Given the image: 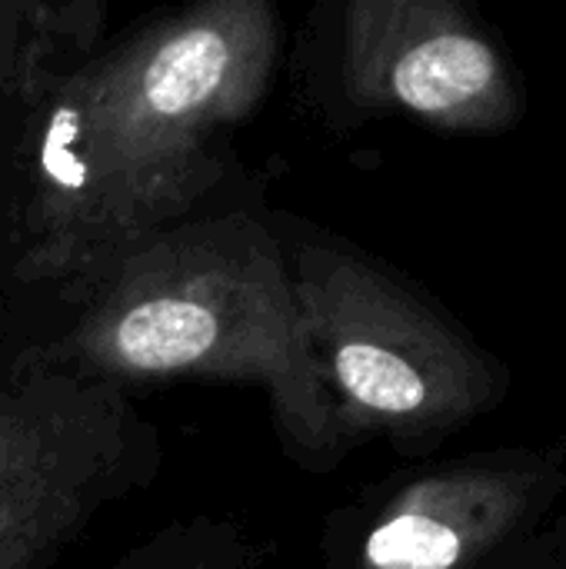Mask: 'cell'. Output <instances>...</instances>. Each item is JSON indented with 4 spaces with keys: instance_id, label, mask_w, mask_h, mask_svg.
Here are the masks:
<instances>
[{
    "instance_id": "obj_1",
    "label": "cell",
    "mask_w": 566,
    "mask_h": 569,
    "mask_svg": "<svg viewBox=\"0 0 566 569\" xmlns=\"http://www.w3.org/2000/svg\"><path fill=\"white\" fill-rule=\"evenodd\" d=\"M284 37L274 0H200L60 70L0 177V300L40 310L240 190L234 137L274 93Z\"/></svg>"
},
{
    "instance_id": "obj_2",
    "label": "cell",
    "mask_w": 566,
    "mask_h": 569,
    "mask_svg": "<svg viewBox=\"0 0 566 569\" xmlns=\"http://www.w3.org/2000/svg\"><path fill=\"white\" fill-rule=\"evenodd\" d=\"M13 337L127 390L173 380L254 387L284 457L304 473L324 477L354 450L307 353L260 187L244 183L147 237Z\"/></svg>"
},
{
    "instance_id": "obj_3",
    "label": "cell",
    "mask_w": 566,
    "mask_h": 569,
    "mask_svg": "<svg viewBox=\"0 0 566 569\" xmlns=\"http://www.w3.org/2000/svg\"><path fill=\"white\" fill-rule=\"evenodd\" d=\"M307 353L344 433L420 443L494 397L477 347L387 263L314 220L270 207Z\"/></svg>"
},
{
    "instance_id": "obj_4",
    "label": "cell",
    "mask_w": 566,
    "mask_h": 569,
    "mask_svg": "<svg viewBox=\"0 0 566 569\" xmlns=\"http://www.w3.org/2000/svg\"><path fill=\"white\" fill-rule=\"evenodd\" d=\"M163 460V433L133 390L3 337L0 569H53L103 510L147 490Z\"/></svg>"
},
{
    "instance_id": "obj_5",
    "label": "cell",
    "mask_w": 566,
    "mask_h": 569,
    "mask_svg": "<svg viewBox=\"0 0 566 569\" xmlns=\"http://www.w3.org/2000/svg\"><path fill=\"white\" fill-rule=\"evenodd\" d=\"M294 97L327 127L407 113L450 133L500 130L517 93L500 50L450 0H347L304 17Z\"/></svg>"
},
{
    "instance_id": "obj_6",
    "label": "cell",
    "mask_w": 566,
    "mask_h": 569,
    "mask_svg": "<svg viewBox=\"0 0 566 569\" xmlns=\"http://www.w3.org/2000/svg\"><path fill=\"white\" fill-rule=\"evenodd\" d=\"M524 507V483L510 473H420L330 517L324 569H470L510 533Z\"/></svg>"
},
{
    "instance_id": "obj_7",
    "label": "cell",
    "mask_w": 566,
    "mask_h": 569,
    "mask_svg": "<svg viewBox=\"0 0 566 569\" xmlns=\"http://www.w3.org/2000/svg\"><path fill=\"white\" fill-rule=\"evenodd\" d=\"M107 3L0 0V177L47 83L107 37Z\"/></svg>"
},
{
    "instance_id": "obj_8",
    "label": "cell",
    "mask_w": 566,
    "mask_h": 569,
    "mask_svg": "<svg viewBox=\"0 0 566 569\" xmlns=\"http://www.w3.org/2000/svg\"><path fill=\"white\" fill-rule=\"evenodd\" d=\"M270 547L244 523L224 517H187L153 530L107 569H264Z\"/></svg>"
},
{
    "instance_id": "obj_9",
    "label": "cell",
    "mask_w": 566,
    "mask_h": 569,
    "mask_svg": "<svg viewBox=\"0 0 566 569\" xmlns=\"http://www.w3.org/2000/svg\"><path fill=\"white\" fill-rule=\"evenodd\" d=\"M0 320H3V313H0Z\"/></svg>"
}]
</instances>
